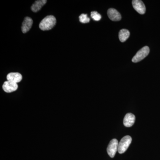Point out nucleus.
<instances>
[{
  "label": "nucleus",
  "mask_w": 160,
  "mask_h": 160,
  "mask_svg": "<svg viewBox=\"0 0 160 160\" xmlns=\"http://www.w3.org/2000/svg\"><path fill=\"white\" fill-rule=\"evenodd\" d=\"M107 14L109 18L112 21H119L122 19V16L120 12L113 8L108 9Z\"/></svg>",
  "instance_id": "6e6552de"
},
{
  "label": "nucleus",
  "mask_w": 160,
  "mask_h": 160,
  "mask_svg": "<svg viewBox=\"0 0 160 160\" xmlns=\"http://www.w3.org/2000/svg\"><path fill=\"white\" fill-rule=\"evenodd\" d=\"M91 18L96 21H100L102 18V16L97 11H92L91 12Z\"/></svg>",
  "instance_id": "4468645a"
},
{
  "label": "nucleus",
  "mask_w": 160,
  "mask_h": 160,
  "mask_svg": "<svg viewBox=\"0 0 160 160\" xmlns=\"http://www.w3.org/2000/svg\"><path fill=\"white\" fill-rule=\"evenodd\" d=\"M149 51L150 50L148 46H144L137 52L132 61L134 63L138 62L148 55Z\"/></svg>",
  "instance_id": "7ed1b4c3"
},
{
  "label": "nucleus",
  "mask_w": 160,
  "mask_h": 160,
  "mask_svg": "<svg viewBox=\"0 0 160 160\" xmlns=\"http://www.w3.org/2000/svg\"><path fill=\"white\" fill-rule=\"evenodd\" d=\"M130 36V32L126 29H121L119 32V39L122 42H126Z\"/></svg>",
  "instance_id": "f8f14e48"
},
{
  "label": "nucleus",
  "mask_w": 160,
  "mask_h": 160,
  "mask_svg": "<svg viewBox=\"0 0 160 160\" xmlns=\"http://www.w3.org/2000/svg\"><path fill=\"white\" fill-rule=\"evenodd\" d=\"M132 5L135 10L140 14H144L146 12V6L142 1L133 0L132 1Z\"/></svg>",
  "instance_id": "39448f33"
},
{
  "label": "nucleus",
  "mask_w": 160,
  "mask_h": 160,
  "mask_svg": "<svg viewBox=\"0 0 160 160\" xmlns=\"http://www.w3.org/2000/svg\"><path fill=\"white\" fill-rule=\"evenodd\" d=\"M132 142V138L129 136H126L121 139L118 144V151L120 154L124 153L129 148Z\"/></svg>",
  "instance_id": "f03ea898"
},
{
  "label": "nucleus",
  "mask_w": 160,
  "mask_h": 160,
  "mask_svg": "<svg viewBox=\"0 0 160 160\" xmlns=\"http://www.w3.org/2000/svg\"><path fill=\"white\" fill-rule=\"evenodd\" d=\"M46 2H47L46 0H39V1H35L31 6L32 11L35 12L39 11Z\"/></svg>",
  "instance_id": "9b49d317"
},
{
  "label": "nucleus",
  "mask_w": 160,
  "mask_h": 160,
  "mask_svg": "<svg viewBox=\"0 0 160 160\" xmlns=\"http://www.w3.org/2000/svg\"><path fill=\"white\" fill-rule=\"evenodd\" d=\"M56 24V19L52 15L47 16L40 22L39 28L43 31L50 30Z\"/></svg>",
  "instance_id": "f257e3e1"
},
{
  "label": "nucleus",
  "mask_w": 160,
  "mask_h": 160,
  "mask_svg": "<svg viewBox=\"0 0 160 160\" xmlns=\"http://www.w3.org/2000/svg\"><path fill=\"white\" fill-rule=\"evenodd\" d=\"M118 142L116 139H113L110 141L107 148L108 155L112 158H114L118 147Z\"/></svg>",
  "instance_id": "20e7f679"
},
{
  "label": "nucleus",
  "mask_w": 160,
  "mask_h": 160,
  "mask_svg": "<svg viewBox=\"0 0 160 160\" xmlns=\"http://www.w3.org/2000/svg\"><path fill=\"white\" fill-rule=\"evenodd\" d=\"M22 79V76L19 72H10L7 76V81L15 83L20 82Z\"/></svg>",
  "instance_id": "9d476101"
},
{
  "label": "nucleus",
  "mask_w": 160,
  "mask_h": 160,
  "mask_svg": "<svg viewBox=\"0 0 160 160\" xmlns=\"http://www.w3.org/2000/svg\"><path fill=\"white\" fill-rule=\"evenodd\" d=\"M2 89L5 92L10 93L16 91L18 89L17 83L12 82L10 81H6L2 86Z\"/></svg>",
  "instance_id": "423d86ee"
},
{
  "label": "nucleus",
  "mask_w": 160,
  "mask_h": 160,
  "mask_svg": "<svg viewBox=\"0 0 160 160\" xmlns=\"http://www.w3.org/2000/svg\"><path fill=\"white\" fill-rule=\"evenodd\" d=\"M79 21L82 23H87L90 22V18L86 14L82 13L79 16Z\"/></svg>",
  "instance_id": "ddd939ff"
},
{
  "label": "nucleus",
  "mask_w": 160,
  "mask_h": 160,
  "mask_svg": "<svg viewBox=\"0 0 160 160\" xmlns=\"http://www.w3.org/2000/svg\"><path fill=\"white\" fill-rule=\"evenodd\" d=\"M135 121V116L131 113H127L124 118L123 123L124 126L127 127L133 126Z\"/></svg>",
  "instance_id": "1a4fd4ad"
},
{
  "label": "nucleus",
  "mask_w": 160,
  "mask_h": 160,
  "mask_svg": "<svg viewBox=\"0 0 160 160\" xmlns=\"http://www.w3.org/2000/svg\"><path fill=\"white\" fill-rule=\"evenodd\" d=\"M33 24V21L31 18L26 17L24 19L22 26V30L23 33L28 32L31 29Z\"/></svg>",
  "instance_id": "0eeeda50"
}]
</instances>
